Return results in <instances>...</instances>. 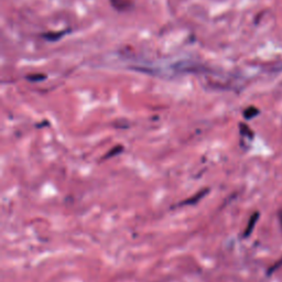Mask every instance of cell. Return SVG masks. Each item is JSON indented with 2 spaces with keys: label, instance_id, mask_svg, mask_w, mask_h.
Listing matches in <instances>:
<instances>
[{
  "label": "cell",
  "instance_id": "6da1fadb",
  "mask_svg": "<svg viewBox=\"0 0 282 282\" xmlns=\"http://www.w3.org/2000/svg\"><path fill=\"white\" fill-rule=\"evenodd\" d=\"M239 127H241V136H242V140H243L242 145H243V147L248 146L253 140V136H255V133H253V131L246 124H241L239 125Z\"/></svg>",
  "mask_w": 282,
  "mask_h": 282
},
{
  "label": "cell",
  "instance_id": "7a4b0ae2",
  "mask_svg": "<svg viewBox=\"0 0 282 282\" xmlns=\"http://www.w3.org/2000/svg\"><path fill=\"white\" fill-rule=\"evenodd\" d=\"M259 217H260V213L259 212H255V213H253L250 218H249V221H248V224H247V227L246 229L244 230V237L247 238V237H249L251 235V232L253 231V229H255V226H256V224L257 222L259 221Z\"/></svg>",
  "mask_w": 282,
  "mask_h": 282
},
{
  "label": "cell",
  "instance_id": "3957f363",
  "mask_svg": "<svg viewBox=\"0 0 282 282\" xmlns=\"http://www.w3.org/2000/svg\"><path fill=\"white\" fill-rule=\"evenodd\" d=\"M65 33H67V30L66 31H59V32H48V33L43 34V38L45 40H48L49 42H56L64 37Z\"/></svg>",
  "mask_w": 282,
  "mask_h": 282
},
{
  "label": "cell",
  "instance_id": "277c9868",
  "mask_svg": "<svg viewBox=\"0 0 282 282\" xmlns=\"http://www.w3.org/2000/svg\"><path fill=\"white\" fill-rule=\"evenodd\" d=\"M260 114V110L255 107V106H249L244 110V118L247 119V121H250V119L256 118Z\"/></svg>",
  "mask_w": 282,
  "mask_h": 282
},
{
  "label": "cell",
  "instance_id": "5b68a950",
  "mask_svg": "<svg viewBox=\"0 0 282 282\" xmlns=\"http://www.w3.org/2000/svg\"><path fill=\"white\" fill-rule=\"evenodd\" d=\"M208 193V189H205V190H203V191L199 192L197 193L195 196H192V197H190V200L187 201H184L183 203H181V205H190V204H194V203H197L199 202L201 199H203L204 196H205L206 194Z\"/></svg>",
  "mask_w": 282,
  "mask_h": 282
},
{
  "label": "cell",
  "instance_id": "8992f818",
  "mask_svg": "<svg viewBox=\"0 0 282 282\" xmlns=\"http://www.w3.org/2000/svg\"><path fill=\"white\" fill-rule=\"evenodd\" d=\"M281 267H282V258H280L279 260H277V262L274 263V264L269 268V269H268V271H267V276H271L272 273H274L277 270H279V268H281Z\"/></svg>",
  "mask_w": 282,
  "mask_h": 282
},
{
  "label": "cell",
  "instance_id": "52a82bcc",
  "mask_svg": "<svg viewBox=\"0 0 282 282\" xmlns=\"http://www.w3.org/2000/svg\"><path fill=\"white\" fill-rule=\"evenodd\" d=\"M26 79L30 82H40L46 79V75L44 74H33V75H28Z\"/></svg>",
  "mask_w": 282,
  "mask_h": 282
},
{
  "label": "cell",
  "instance_id": "ba28073f",
  "mask_svg": "<svg viewBox=\"0 0 282 282\" xmlns=\"http://www.w3.org/2000/svg\"><path fill=\"white\" fill-rule=\"evenodd\" d=\"M122 150H123V148H122V147H117L116 149L114 148V149H112L110 152L107 153V156H106L105 158H110V157H112V156H116L117 151H122Z\"/></svg>",
  "mask_w": 282,
  "mask_h": 282
},
{
  "label": "cell",
  "instance_id": "9c48e42d",
  "mask_svg": "<svg viewBox=\"0 0 282 282\" xmlns=\"http://www.w3.org/2000/svg\"><path fill=\"white\" fill-rule=\"evenodd\" d=\"M278 218H279V222H280L281 226H282V208H280L279 212H278Z\"/></svg>",
  "mask_w": 282,
  "mask_h": 282
}]
</instances>
